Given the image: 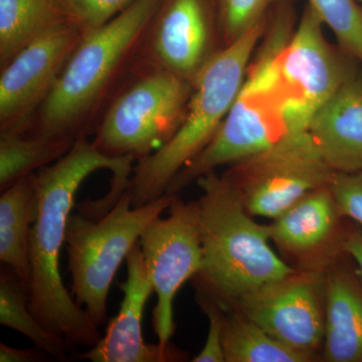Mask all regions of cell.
Here are the masks:
<instances>
[{
    "label": "cell",
    "instance_id": "1",
    "mask_svg": "<svg viewBox=\"0 0 362 362\" xmlns=\"http://www.w3.org/2000/svg\"><path fill=\"white\" fill-rule=\"evenodd\" d=\"M134 161L132 156H106L82 135L68 153L35 173L37 207L30 233V308L45 328L63 337L71 349H90L102 337L99 327L66 290L59 268L76 195L88 176L106 169L112 173L109 192L121 197L127 190Z\"/></svg>",
    "mask_w": 362,
    "mask_h": 362
},
{
    "label": "cell",
    "instance_id": "2",
    "mask_svg": "<svg viewBox=\"0 0 362 362\" xmlns=\"http://www.w3.org/2000/svg\"><path fill=\"white\" fill-rule=\"evenodd\" d=\"M162 1L134 0L108 23L86 33L25 134L77 139L94 133Z\"/></svg>",
    "mask_w": 362,
    "mask_h": 362
},
{
    "label": "cell",
    "instance_id": "3",
    "mask_svg": "<svg viewBox=\"0 0 362 362\" xmlns=\"http://www.w3.org/2000/svg\"><path fill=\"white\" fill-rule=\"evenodd\" d=\"M202 267L192 281L197 297L230 308L296 270L271 247L268 225L255 221L232 185L216 171L197 180Z\"/></svg>",
    "mask_w": 362,
    "mask_h": 362
},
{
    "label": "cell",
    "instance_id": "4",
    "mask_svg": "<svg viewBox=\"0 0 362 362\" xmlns=\"http://www.w3.org/2000/svg\"><path fill=\"white\" fill-rule=\"evenodd\" d=\"M288 7L276 13L252 57L246 78L228 115L201 153L181 168L166 194H178L221 166H230L270 148L288 136L287 104L277 66L279 52L294 30Z\"/></svg>",
    "mask_w": 362,
    "mask_h": 362
},
{
    "label": "cell",
    "instance_id": "5",
    "mask_svg": "<svg viewBox=\"0 0 362 362\" xmlns=\"http://www.w3.org/2000/svg\"><path fill=\"white\" fill-rule=\"evenodd\" d=\"M266 28L267 18L221 47L202 69L180 129L154 153L137 160L126 190L133 206L160 199L181 168L213 139L244 84Z\"/></svg>",
    "mask_w": 362,
    "mask_h": 362
},
{
    "label": "cell",
    "instance_id": "6",
    "mask_svg": "<svg viewBox=\"0 0 362 362\" xmlns=\"http://www.w3.org/2000/svg\"><path fill=\"white\" fill-rule=\"evenodd\" d=\"M192 90L189 81L135 59L100 116L93 144L106 156L136 161L154 153L180 129Z\"/></svg>",
    "mask_w": 362,
    "mask_h": 362
},
{
    "label": "cell",
    "instance_id": "7",
    "mask_svg": "<svg viewBox=\"0 0 362 362\" xmlns=\"http://www.w3.org/2000/svg\"><path fill=\"white\" fill-rule=\"evenodd\" d=\"M178 194L162 195L142 206H132L127 192L102 218L71 214L65 247L71 276V296L93 323L107 321V299L121 264L149 223L169 209Z\"/></svg>",
    "mask_w": 362,
    "mask_h": 362
},
{
    "label": "cell",
    "instance_id": "8",
    "mask_svg": "<svg viewBox=\"0 0 362 362\" xmlns=\"http://www.w3.org/2000/svg\"><path fill=\"white\" fill-rule=\"evenodd\" d=\"M334 175L306 130L235 162L221 175L252 216L272 221L305 195L330 185Z\"/></svg>",
    "mask_w": 362,
    "mask_h": 362
},
{
    "label": "cell",
    "instance_id": "9",
    "mask_svg": "<svg viewBox=\"0 0 362 362\" xmlns=\"http://www.w3.org/2000/svg\"><path fill=\"white\" fill-rule=\"evenodd\" d=\"M323 25L307 6L278 54L279 78L294 133L306 131L314 114L356 73L354 59L328 42Z\"/></svg>",
    "mask_w": 362,
    "mask_h": 362
},
{
    "label": "cell",
    "instance_id": "10",
    "mask_svg": "<svg viewBox=\"0 0 362 362\" xmlns=\"http://www.w3.org/2000/svg\"><path fill=\"white\" fill-rule=\"evenodd\" d=\"M139 246L157 297L152 319L154 332L159 344L168 345L175 332L176 295L202 267L197 202H185L177 195L168 218L159 216L147 226Z\"/></svg>",
    "mask_w": 362,
    "mask_h": 362
},
{
    "label": "cell",
    "instance_id": "11",
    "mask_svg": "<svg viewBox=\"0 0 362 362\" xmlns=\"http://www.w3.org/2000/svg\"><path fill=\"white\" fill-rule=\"evenodd\" d=\"M238 310L271 337L321 361L325 335V272L295 270L240 298Z\"/></svg>",
    "mask_w": 362,
    "mask_h": 362
},
{
    "label": "cell",
    "instance_id": "12",
    "mask_svg": "<svg viewBox=\"0 0 362 362\" xmlns=\"http://www.w3.org/2000/svg\"><path fill=\"white\" fill-rule=\"evenodd\" d=\"M84 33L71 21L45 30L0 69V132L25 134Z\"/></svg>",
    "mask_w": 362,
    "mask_h": 362
},
{
    "label": "cell",
    "instance_id": "13",
    "mask_svg": "<svg viewBox=\"0 0 362 362\" xmlns=\"http://www.w3.org/2000/svg\"><path fill=\"white\" fill-rule=\"evenodd\" d=\"M221 47L213 0H163L145 33L136 62L163 69L194 84Z\"/></svg>",
    "mask_w": 362,
    "mask_h": 362
},
{
    "label": "cell",
    "instance_id": "14",
    "mask_svg": "<svg viewBox=\"0 0 362 362\" xmlns=\"http://www.w3.org/2000/svg\"><path fill=\"white\" fill-rule=\"evenodd\" d=\"M330 187L314 190L269 223L271 242L297 270L325 272L345 254L347 228Z\"/></svg>",
    "mask_w": 362,
    "mask_h": 362
},
{
    "label": "cell",
    "instance_id": "15",
    "mask_svg": "<svg viewBox=\"0 0 362 362\" xmlns=\"http://www.w3.org/2000/svg\"><path fill=\"white\" fill-rule=\"evenodd\" d=\"M127 279L119 284L124 296L118 314L109 322L105 334L88 351L74 356L92 362H173L185 356L173 343L148 344L143 337V314L153 293L148 272L139 246L136 245L127 259Z\"/></svg>",
    "mask_w": 362,
    "mask_h": 362
},
{
    "label": "cell",
    "instance_id": "16",
    "mask_svg": "<svg viewBox=\"0 0 362 362\" xmlns=\"http://www.w3.org/2000/svg\"><path fill=\"white\" fill-rule=\"evenodd\" d=\"M307 132L335 173L362 171V76L356 73L312 117Z\"/></svg>",
    "mask_w": 362,
    "mask_h": 362
},
{
    "label": "cell",
    "instance_id": "17",
    "mask_svg": "<svg viewBox=\"0 0 362 362\" xmlns=\"http://www.w3.org/2000/svg\"><path fill=\"white\" fill-rule=\"evenodd\" d=\"M344 254L325 271L321 361L362 362V279Z\"/></svg>",
    "mask_w": 362,
    "mask_h": 362
},
{
    "label": "cell",
    "instance_id": "18",
    "mask_svg": "<svg viewBox=\"0 0 362 362\" xmlns=\"http://www.w3.org/2000/svg\"><path fill=\"white\" fill-rule=\"evenodd\" d=\"M35 173L1 192L0 261L16 274L30 293V233L37 216Z\"/></svg>",
    "mask_w": 362,
    "mask_h": 362
},
{
    "label": "cell",
    "instance_id": "19",
    "mask_svg": "<svg viewBox=\"0 0 362 362\" xmlns=\"http://www.w3.org/2000/svg\"><path fill=\"white\" fill-rule=\"evenodd\" d=\"M66 21L59 0H0V69L35 37Z\"/></svg>",
    "mask_w": 362,
    "mask_h": 362
},
{
    "label": "cell",
    "instance_id": "20",
    "mask_svg": "<svg viewBox=\"0 0 362 362\" xmlns=\"http://www.w3.org/2000/svg\"><path fill=\"white\" fill-rule=\"evenodd\" d=\"M76 139L59 136L0 132V190L51 165L65 156Z\"/></svg>",
    "mask_w": 362,
    "mask_h": 362
},
{
    "label": "cell",
    "instance_id": "21",
    "mask_svg": "<svg viewBox=\"0 0 362 362\" xmlns=\"http://www.w3.org/2000/svg\"><path fill=\"white\" fill-rule=\"evenodd\" d=\"M223 311L226 362L316 361L308 354L278 341L240 312L233 308H223Z\"/></svg>",
    "mask_w": 362,
    "mask_h": 362
},
{
    "label": "cell",
    "instance_id": "22",
    "mask_svg": "<svg viewBox=\"0 0 362 362\" xmlns=\"http://www.w3.org/2000/svg\"><path fill=\"white\" fill-rule=\"evenodd\" d=\"M0 324L25 335L37 349L59 361H68L70 345L45 328L30 308V293L16 274L4 266L0 271Z\"/></svg>",
    "mask_w": 362,
    "mask_h": 362
},
{
    "label": "cell",
    "instance_id": "23",
    "mask_svg": "<svg viewBox=\"0 0 362 362\" xmlns=\"http://www.w3.org/2000/svg\"><path fill=\"white\" fill-rule=\"evenodd\" d=\"M308 6L337 37L338 45L362 66V9L357 0H308Z\"/></svg>",
    "mask_w": 362,
    "mask_h": 362
},
{
    "label": "cell",
    "instance_id": "24",
    "mask_svg": "<svg viewBox=\"0 0 362 362\" xmlns=\"http://www.w3.org/2000/svg\"><path fill=\"white\" fill-rule=\"evenodd\" d=\"M273 0H216L223 47L265 20Z\"/></svg>",
    "mask_w": 362,
    "mask_h": 362
},
{
    "label": "cell",
    "instance_id": "25",
    "mask_svg": "<svg viewBox=\"0 0 362 362\" xmlns=\"http://www.w3.org/2000/svg\"><path fill=\"white\" fill-rule=\"evenodd\" d=\"M134 0H59L69 21L86 33L113 20Z\"/></svg>",
    "mask_w": 362,
    "mask_h": 362
},
{
    "label": "cell",
    "instance_id": "26",
    "mask_svg": "<svg viewBox=\"0 0 362 362\" xmlns=\"http://www.w3.org/2000/svg\"><path fill=\"white\" fill-rule=\"evenodd\" d=\"M329 187L342 216L362 228V171L335 173Z\"/></svg>",
    "mask_w": 362,
    "mask_h": 362
},
{
    "label": "cell",
    "instance_id": "27",
    "mask_svg": "<svg viewBox=\"0 0 362 362\" xmlns=\"http://www.w3.org/2000/svg\"><path fill=\"white\" fill-rule=\"evenodd\" d=\"M197 304L209 318V331L204 347L194 362H226L223 345V308L209 298L197 297Z\"/></svg>",
    "mask_w": 362,
    "mask_h": 362
},
{
    "label": "cell",
    "instance_id": "28",
    "mask_svg": "<svg viewBox=\"0 0 362 362\" xmlns=\"http://www.w3.org/2000/svg\"><path fill=\"white\" fill-rule=\"evenodd\" d=\"M45 356L51 357L37 347L35 349H20L8 346L4 342L0 343V361L1 362L42 361Z\"/></svg>",
    "mask_w": 362,
    "mask_h": 362
},
{
    "label": "cell",
    "instance_id": "29",
    "mask_svg": "<svg viewBox=\"0 0 362 362\" xmlns=\"http://www.w3.org/2000/svg\"><path fill=\"white\" fill-rule=\"evenodd\" d=\"M344 252L356 264L362 279V228L356 223L354 226H349L347 230Z\"/></svg>",
    "mask_w": 362,
    "mask_h": 362
},
{
    "label": "cell",
    "instance_id": "30",
    "mask_svg": "<svg viewBox=\"0 0 362 362\" xmlns=\"http://www.w3.org/2000/svg\"><path fill=\"white\" fill-rule=\"evenodd\" d=\"M361 1H362V0H361Z\"/></svg>",
    "mask_w": 362,
    "mask_h": 362
}]
</instances>
